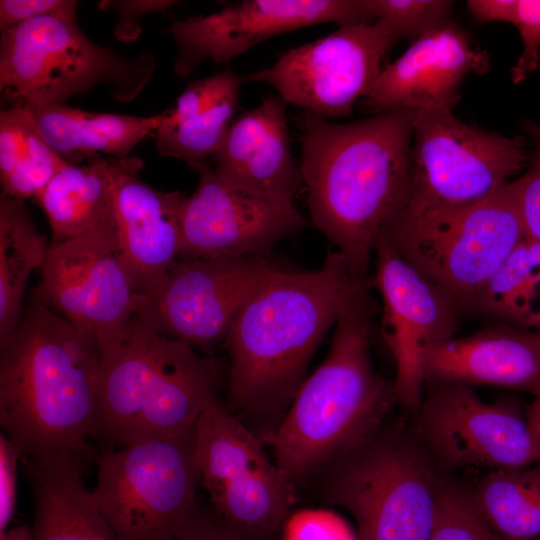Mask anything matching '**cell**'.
<instances>
[{
  "label": "cell",
  "mask_w": 540,
  "mask_h": 540,
  "mask_svg": "<svg viewBox=\"0 0 540 540\" xmlns=\"http://www.w3.org/2000/svg\"><path fill=\"white\" fill-rule=\"evenodd\" d=\"M467 8L480 23L507 22L519 31L523 50L511 69L514 84L538 70L540 58V0H469Z\"/></svg>",
  "instance_id": "31"
},
{
  "label": "cell",
  "mask_w": 540,
  "mask_h": 540,
  "mask_svg": "<svg viewBox=\"0 0 540 540\" xmlns=\"http://www.w3.org/2000/svg\"><path fill=\"white\" fill-rule=\"evenodd\" d=\"M102 374L97 340L34 300L0 345V425L21 456L88 453Z\"/></svg>",
  "instance_id": "3"
},
{
  "label": "cell",
  "mask_w": 540,
  "mask_h": 540,
  "mask_svg": "<svg viewBox=\"0 0 540 540\" xmlns=\"http://www.w3.org/2000/svg\"><path fill=\"white\" fill-rule=\"evenodd\" d=\"M49 249L23 200L0 195V345L15 331L31 274Z\"/></svg>",
  "instance_id": "27"
},
{
  "label": "cell",
  "mask_w": 540,
  "mask_h": 540,
  "mask_svg": "<svg viewBox=\"0 0 540 540\" xmlns=\"http://www.w3.org/2000/svg\"><path fill=\"white\" fill-rule=\"evenodd\" d=\"M194 439L211 509L251 540H274L289 514L295 484L270 461L259 438L216 399L200 414Z\"/></svg>",
  "instance_id": "11"
},
{
  "label": "cell",
  "mask_w": 540,
  "mask_h": 540,
  "mask_svg": "<svg viewBox=\"0 0 540 540\" xmlns=\"http://www.w3.org/2000/svg\"><path fill=\"white\" fill-rule=\"evenodd\" d=\"M525 133L532 141L527 171L518 178L521 213L527 239L540 241V123L523 122Z\"/></svg>",
  "instance_id": "34"
},
{
  "label": "cell",
  "mask_w": 540,
  "mask_h": 540,
  "mask_svg": "<svg viewBox=\"0 0 540 540\" xmlns=\"http://www.w3.org/2000/svg\"><path fill=\"white\" fill-rule=\"evenodd\" d=\"M538 69L540 70V58H539V64H538Z\"/></svg>",
  "instance_id": "43"
},
{
  "label": "cell",
  "mask_w": 540,
  "mask_h": 540,
  "mask_svg": "<svg viewBox=\"0 0 540 540\" xmlns=\"http://www.w3.org/2000/svg\"><path fill=\"white\" fill-rule=\"evenodd\" d=\"M243 83L229 69L188 83L154 132L160 156L190 166L213 157L234 120Z\"/></svg>",
  "instance_id": "24"
},
{
  "label": "cell",
  "mask_w": 540,
  "mask_h": 540,
  "mask_svg": "<svg viewBox=\"0 0 540 540\" xmlns=\"http://www.w3.org/2000/svg\"><path fill=\"white\" fill-rule=\"evenodd\" d=\"M469 491L482 519L504 540L540 538V473L535 465L488 471Z\"/></svg>",
  "instance_id": "29"
},
{
  "label": "cell",
  "mask_w": 540,
  "mask_h": 540,
  "mask_svg": "<svg viewBox=\"0 0 540 540\" xmlns=\"http://www.w3.org/2000/svg\"><path fill=\"white\" fill-rule=\"evenodd\" d=\"M526 140L463 122L448 108L414 111L409 186L397 213L417 215L489 197L528 165Z\"/></svg>",
  "instance_id": "9"
},
{
  "label": "cell",
  "mask_w": 540,
  "mask_h": 540,
  "mask_svg": "<svg viewBox=\"0 0 540 540\" xmlns=\"http://www.w3.org/2000/svg\"><path fill=\"white\" fill-rule=\"evenodd\" d=\"M429 540H504L482 519L469 487L443 471L436 494L435 518Z\"/></svg>",
  "instance_id": "32"
},
{
  "label": "cell",
  "mask_w": 540,
  "mask_h": 540,
  "mask_svg": "<svg viewBox=\"0 0 540 540\" xmlns=\"http://www.w3.org/2000/svg\"><path fill=\"white\" fill-rule=\"evenodd\" d=\"M489 66L488 52L473 47L468 34L451 19L384 66L362 104L375 114L427 107L452 110L464 79L486 74Z\"/></svg>",
  "instance_id": "19"
},
{
  "label": "cell",
  "mask_w": 540,
  "mask_h": 540,
  "mask_svg": "<svg viewBox=\"0 0 540 540\" xmlns=\"http://www.w3.org/2000/svg\"><path fill=\"white\" fill-rule=\"evenodd\" d=\"M176 540H251L234 529L211 508L199 504L178 529Z\"/></svg>",
  "instance_id": "37"
},
{
  "label": "cell",
  "mask_w": 540,
  "mask_h": 540,
  "mask_svg": "<svg viewBox=\"0 0 540 540\" xmlns=\"http://www.w3.org/2000/svg\"><path fill=\"white\" fill-rule=\"evenodd\" d=\"M32 300L98 342L102 364L144 304L123 258L113 212L92 230L50 244Z\"/></svg>",
  "instance_id": "12"
},
{
  "label": "cell",
  "mask_w": 540,
  "mask_h": 540,
  "mask_svg": "<svg viewBox=\"0 0 540 540\" xmlns=\"http://www.w3.org/2000/svg\"><path fill=\"white\" fill-rule=\"evenodd\" d=\"M155 69L149 52L130 58L91 41L77 14L41 16L1 31L0 90L29 103H65L101 85L117 101L131 102Z\"/></svg>",
  "instance_id": "8"
},
{
  "label": "cell",
  "mask_w": 540,
  "mask_h": 540,
  "mask_svg": "<svg viewBox=\"0 0 540 540\" xmlns=\"http://www.w3.org/2000/svg\"><path fill=\"white\" fill-rule=\"evenodd\" d=\"M25 105L48 144L70 164L95 154L118 159L130 156L162 124L168 111L136 116L89 112L65 103Z\"/></svg>",
  "instance_id": "25"
},
{
  "label": "cell",
  "mask_w": 540,
  "mask_h": 540,
  "mask_svg": "<svg viewBox=\"0 0 540 540\" xmlns=\"http://www.w3.org/2000/svg\"><path fill=\"white\" fill-rule=\"evenodd\" d=\"M532 327H535L536 329L540 330V309L538 310V312L536 313L533 319Z\"/></svg>",
  "instance_id": "41"
},
{
  "label": "cell",
  "mask_w": 540,
  "mask_h": 540,
  "mask_svg": "<svg viewBox=\"0 0 540 540\" xmlns=\"http://www.w3.org/2000/svg\"><path fill=\"white\" fill-rule=\"evenodd\" d=\"M535 465H536V467H537V469H538V471H539V473H540V462H538V463L535 464Z\"/></svg>",
  "instance_id": "42"
},
{
  "label": "cell",
  "mask_w": 540,
  "mask_h": 540,
  "mask_svg": "<svg viewBox=\"0 0 540 540\" xmlns=\"http://www.w3.org/2000/svg\"><path fill=\"white\" fill-rule=\"evenodd\" d=\"M213 158L222 178L259 193L294 201L303 187L279 96H268L234 118Z\"/></svg>",
  "instance_id": "22"
},
{
  "label": "cell",
  "mask_w": 540,
  "mask_h": 540,
  "mask_svg": "<svg viewBox=\"0 0 540 540\" xmlns=\"http://www.w3.org/2000/svg\"><path fill=\"white\" fill-rule=\"evenodd\" d=\"M425 384L498 386L540 396V330L490 326L430 347L423 358Z\"/></svg>",
  "instance_id": "21"
},
{
  "label": "cell",
  "mask_w": 540,
  "mask_h": 540,
  "mask_svg": "<svg viewBox=\"0 0 540 540\" xmlns=\"http://www.w3.org/2000/svg\"><path fill=\"white\" fill-rule=\"evenodd\" d=\"M142 167L137 157L119 159L112 212L123 258L145 303L180 259L185 196L146 183L139 174Z\"/></svg>",
  "instance_id": "20"
},
{
  "label": "cell",
  "mask_w": 540,
  "mask_h": 540,
  "mask_svg": "<svg viewBox=\"0 0 540 540\" xmlns=\"http://www.w3.org/2000/svg\"><path fill=\"white\" fill-rule=\"evenodd\" d=\"M0 540H33L32 529L16 526L0 533Z\"/></svg>",
  "instance_id": "40"
},
{
  "label": "cell",
  "mask_w": 540,
  "mask_h": 540,
  "mask_svg": "<svg viewBox=\"0 0 540 540\" xmlns=\"http://www.w3.org/2000/svg\"><path fill=\"white\" fill-rule=\"evenodd\" d=\"M21 453L12 441L0 433V533L7 530L16 506L17 472Z\"/></svg>",
  "instance_id": "38"
},
{
  "label": "cell",
  "mask_w": 540,
  "mask_h": 540,
  "mask_svg": "<svg viewBox=\"0 0 540 540\" xmlns=\"http://www.w3.org/2000/svg\"><path fill=\"white\" fill-rule=\"evenodd\" d=\"M374 252L372 284L382 298L383 337L396 366L393 391L396 402L411 413L422 400L426 351L455 337L461 314L456 303L409 264L381 233Z\"/></svg>",
  "instance_id": "17"
},
{
  "label": "cell",
  "mask_w": 540,
  "mask_h": 540,
  "mask_svg": "<svg viewBox=\"0 0 540 540\" xmlns=\"http://www.w3.org/2000/svg\"><path fill=\"white\" fill-rule=\"evenodd\" d=\"M362 0H243L204 16L174 21L167 32L176 43L173 70L191 75L207 59L229 62L280 34L320 23L371 24Z\"/></svg>",
  "instance_id": "18"
},
{
  "label": "cell",
  "mask_w": 540,
  "mask_h": 540,
  "mask_svg": "<svg viewBox=\"0 0 540 540\" xmlns=\"http://www.w3.org/2000/svg\"><path fill=\"white\" fill-rule=\"evenodd\" d=\"M369 286L372 277H357L338 251L315 271L278 268L243 305L223 342L229 355L227 408L278 425L324 335L350 299Z\"/></svg>",
  "instance_id": "1"
},
{
  "label": "cell",
  "mask_w": 540,
  "mask_h": 540,
  "mask_svg": "<svg viewBox=\"0 0 540 540\" xmlns=\"http://www.w3.org/2000/svg\"><path fill=\"white\" fill-rule=\"evenodd\" d=\"M411 423L447 472L527 468L540 462L525 413L511 399L484 402L472 387L427 383Z\"/></svg>",
  "instance_id": "13"
},
{
  "label": "cell",
  "mask_w": 540,
  "mask_h": 540,
  "mask_svg": "<svg viewBox=\"0 0 540 540\" xmlns=\"http://www.w3.org/2000/svg\"><path fill=\"white\" fill-rule=\"evenodd\" d=\"M192 167L199 179L183 201L180 258L266 256L307 225L294 201L233 184L205 161Z\"/></svg>",
  "instance_id": "16"
},
{
  "label": "cell",
  "mask_w": 540,
  "mask_h": 540,
  "mask_svg": "<svg viewBox=\"0 0 540 540\" xmlns=\"http://www.w3.org/2000/svg\"><path fill=\"white\" fill-rule=\"evenodd\" d=\"M366 12L384 22L395 39L415 41L451 20L453 1L448 0H362Z\"/></svg>",
  "instance_id": "33"
},
{
  "label": "cell",
  "mask_w": 540,
  "mask_h": 540,
  "mask_svg": "<svg viewBox=\"0 0 540 540\" xmlns=\"http://www.w3.org/2000/svg\"><path fill=\"white\" fill-rule=\"evenodd\" d=\"M524 413L530 433L540 449V396L534 398Z\"/></svg>",
  "instance_id": "39"
},
{
  "label": "cell",
  "mask_w": 540,
  "mask_h": 540,
  "mask_svg": "<svg viewBox=\"0 0 540 540\" xmlns=\"http://www.w3.org/2000/svg\"><path fill=\"white\" fill-rule=\"evenodd\" d=\"M96 465L93 497L119 540H176L198 504L194 432L101 451Z\"/></svg>",
  "instance_id": "10"
},
{
  "label": "cell",
  "mask_w": 540,
  "mask_h": 540,
  "mask_svg": "<svg viewBox=\"0 0 540 540\" xmlns=\"http://www.w3.org/2000/svg\"><path fill=\"white\" fill-rule=\"evenodd\" d=\"M413 111L345 124L306 112L299 164L313 224L367 278L375 241L409 186Z\"/></svg>",
  "instance_id": "2"
},
{
  "label": "cell",
  "mask_w": 540,
  "mask_h": 540,
  "mask_svg": "<svg viewBox=\"0 0 540 540\" xmlns=\"http://www.w3.org/2000/svg\"><path fill=\"white\" fill-rule=\"evenodd\" d=\"M118 166V158L95 154L55 174L35 198L48 218L51 244L92 230L112 213Z\"/></svg>",
  "instance_id": "26"
},
{
  "label": "cell",
  "mask_w": 540,
  "mask_h": 540,
  "mask_svg": "<svg viewBox=\"0 0 540 540\" xmlns=\"http://www.w3.org/2000/svg\"><path fill=\"white\" fill-rule=\"evenodd\" d=\"M84 457L21 456L34 501L33 540H119L84 480Z\"/></svg>",
  "instance_id": "23"
},
{
  "label": "cell",
  "mask_w": 540,
  "mask_h": 540,
  "mask_svg": "<svg viewBox=\"0 0 540 540\" xmlns=\"http://www.w3.org/2000/svg\"><path fill=\"white\" fill-rule=\"evenodd\" d=\"M177 3L174 0H105L99 2V8L116 12L114 36L119 41L131 42L140 36L141 19L145 15L164 14Z\"/></svg>",
  "instance_id": "35"
},
{
  "label": "cell",
  "mask_w": 540,
  "mask_h": 540,
  "mask_svg": "<svg viewBox=\"0 0 540 540\" xmlns=\"http://www.w3.org/2000/svg\"><path fill=\"white\" fill-rule=\"evenodd\" d=\"M397 40L382 21L341 26L335 32L281 54L270 67L242 75L243 82L274 87L279 97L327 118L351 114L372 89L381 61Z\"/></svg>",
  "instance_id": "14"
},
{
  "label": "cell",
  "mask_w": 540,
  "mask_h": 540,
  "mask_svg": "<svg viewBox=\"0 0 540 540\" xmlns=\"http://www.w3.org/2000/svg\"><path fill=\"white\" fill-rule=\"evenodd\" d=\"M68 163L45 140L22 99L0 112L2 194L36 198Z\"/></svg>",
  "instance_id": "28"
},
{
  "label": "cell",
  "mask_w": 540,
  "mask_h": 540,
  "mask_svg": "<svg viewBox=\"0 0 540 540\" xmlns=\"http://www.w3.org/2000/svg\"><path fill=\"white\" fill-rule=\"evenodd\" d=\"M222 386L216 360L159 334L135 316L119 347L102 364L90 439L104 451L192 434Z\"/></svg>",
  "instance_id": "5"
},
{
  "label": "cell",
  "mask_w": 540,
  "mask_h": 540,
  "mask_svg": "<svg viewBox=\"0 0 540 540\" xmlns=\"http://www.w3.org/2000/svg\"><path fill=\"white\" fill-rule=\"evenodd\" d=\"M370 289L345 305L327 358L304 380L270 436L274 462L294 484L365 441L396 402L393 382L371 360Z\"/></svg>",
  "instance_id": "4"
},
{
  "label": "cell",
  "mask_w": 540,
  "mask_h": 540,
  "mask_svg": "<svg viewBox=\"0 0 540 540\" xmlns=\"http://www.w3.org/2000/svg\"><path fill=\"white\" fill-rule=\"evenodd\" d=\"M266 256L180 258L138 314L159 334L193 348L225 337L253 293L278 269Z\"/></svg>",
  "instance_id": "15"
},
{
  "label": "cell",
  "mask_w": 540,
  "mask_h": 540,
  "mask_svg": "<svg viewBox=\"0 0 540 540\" xmlns=\"http://www.w3.org/2000/svg\"><path fill=\"white\" fill-rule=\"evenodd\" d=\"M540 295V241L525 238L464 305L461 315L531 328Z\"/></svg>",
  "instance_id": "30"
},
{
  "label": "cell",
  "mask_w": 540,
  "mask_h": 540,
  "mask_svg": "<svg viewBox=\"0 0 540 540\" xmlns=\"http://www.w3.org/2000/svg\"><path fill=\"white\" fill-rule=\"evenodd\" d=\"M380 233L457 305H464L526 238L518 179L476 203L396 213Z\"/></svg>",
  "instance_id": "7"
},
{
  "label": "cell",
  "mask_w": 540,
  "mask_h": 540,
  "mask_svg": "<svg viewBox=\"0 0 540 540\" xmlns=\"http://www.w3.org/2000/svg\"><path fill=\"white\" fill-rule=\"evenodd\" d=\"M75 0H1L0 30H5L37 17L54 14H77Z\"/></svg>",
  "instance_id": "36"
},
{
  "label": "cell",
  "mask_w": 540,
  "mask_h": 540,
  "mask_svg": "<svg viewBox=\"0 0 540 540\" xmlns=\"http://www.w3.org/2000/svg\"><path fill=\"white\" fill-rule=\"evenodd\" d=\"M384 423L333 464L327 498L354 517L360 540H429L444 470L411 420Z\"/></svg>",
  "instance_id": "6"
}]
</instances>
